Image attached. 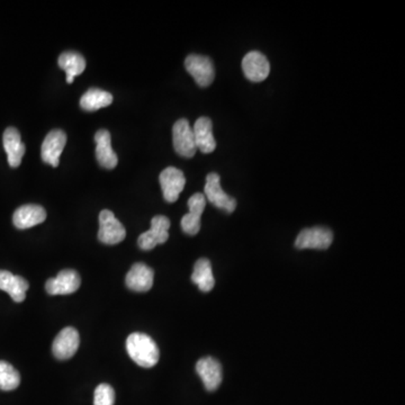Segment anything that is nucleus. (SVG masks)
Listing matches in <instances>:
<instances>
[{
	"instance_id": "8",
	"label": "nucleus",
	"mask_w": 405,
	"mask_h": 405,
	"mask_svg": "<svg viewBox=\"0 0 405 405\" xmlns=\"http://www.w3.org/2000/svg\"><path fill=\"white\" fill-rule=\"evenodd\" d=\"M164 198L168 203H175L179 198L186 185L185 175L180 169L168 167L160 173L159 177Z\"/></svg>"
},
{
	"instance_id": "25",
	"label": "nucleus",
	"mask_w": 405,
	"mask_h": 405,
	"mask_svg": "<svg viewBox=\"0 0 405 405\" xmlns=\"http://www.w3.org/2000/svg\"><path fill=\"white\" fill-rule=\"evenodd\" d=\"M115 391L109 384H100L95 390L94 405H114Z\"/></svg>"
},
{
	"instance_id": "13",
	"label": "nucleus",
	"mask_w": 405,
	"mask_h": 405,
	"mask_svg": "<svg viewBox=\"0 0 405 405\" xmlns=\"http://www.w3.org/2000/svg\"><path fill=\"white\" fill-rule=\"evenodd\" d=\"M206 206L204 194L196 193L188 199L189 213L182 219V229L188 235H196L201 230V217Z\"/></svg>"
},
{
	"instance_id": "14",
	"label": "nucleus",
	"mask_w": 405,
	"mask_h": 405,
	"mask_svg": "<svg viewBox=\"0 0 405 405\" xmlns=\"http://www.w3.org/2000/svg\"><path fill=\"white\" fill-rule=\"evenodd\" d=\"M196 371L208 392L217 390L222 383V366L213 357L199 359L196 364Z\"/></svg>"
},
{
	"instance_id": "22",
	"label": "nucleus",
	"mask_w": 405,
	"mask_h": 405,
	"mask_svg": "<svg viewBox=\"0 0 405 405\" xmlns=\"http://www.w3.org/2000/svg\"><path fill=\"white\" fill-rule=\"evenodd\" d=\"M192 281L204 293H208L213 289L215 279H214L213 270H212L210 260L206 258H201L196 261L194 272H193Z\"/></svg>"
},
{
	"instance_id": "16",
	"label": "nucleus",
	"mask_w": 405,
	"mask_h": 405,
	"mask_svg": "<svg viewBox=\"0 0 405 405\" xmlns=\"http://www.w3.org/2000/svg\"><path fill=\"white\" fill-rule=\"evenodd\" d=\"M47 219V212L40 205H23L15 210L12 223L19 230H26L39 226Z\"/></svg>"
},
{
	"instance_id": "17",
	"label": "nucleus",
	"mask_w": 405,
	"mask_h": 405,
	"mask_svg": "<svg viewBox=\"0 0 405 405\" xmlns=\"http://www.w3.org/2000/svg\"><path fill=\"white\" fill-rule=\"evenodd\" d=\"M96 158L98 164L105 169H114L118 166V155L111 148V136L107 130L97 131L95 134Z\"/></svg>"
},
{
	"instance_id": "20",
	"label": "nucleus",
	"mask_w": 405,
	"mask_h": 405,
	"mask_svg": "<svg viewBox=\"0 0 405 405\" xmlns=\"http://www.w3.org/2000/svg\"><path fill=\"white\" fill-rule=\"evenodd\" d=\"M194 139L196 148L203 153H212L217 148V141L213 135V123L208 118H199L195 122L194 129Z\"/></svg>"
},
{
	"instance_id": "18",
	"label": "nucleus",
	"mask_w": 405,
	"mask_h": 405,
	"mask_svg": "<svg viewBox=\"0 0 405 405\" xmlns=\"http://www.w3.org/2000/svg\"><path fill=\"white\" fill-rule=\"evenodd\" d=\"M3 148L6 151L8 157V164L10 167L17 168L19 164H22V159L24 157L25 148L24 143L22 142V138L19 131L15 127H7L5 133H3Z\"/></svg>"
},
{
	"instance_id": "23",
	"label": "nucleus",
	"mask_w": 405,
	"mask_h": 405,
	"mask_svg": "<svg viewBox=\"0 0 405 405\" xmlns=\"http://www.w3.org/2000/svg\"><path fill=\"white\" fill-rule=\"evenodd\" d=\"M113 95L99 88H90L80 98L81 109L86 111H96L111 105Z\"/></svg>"
},
{
	"instance_id": "12",
	"label": "nucleus",
	"mask_w": 405,
	"mask_h": 405,
	"mask_svg": "<svg viewBox=\"0 0 405 405\" xmlns=\"http://www.w3.org/2000/svg\"><path fill=\"white\" fill-rule=\"evenodd\" d=\"M80 284V276L76 270H65L47 281L45 289L50 295H69L77 292Z\"/></svg>"
},
{
	"instance_id": "1",
	"label": "nucleus",
	"mask_w": 405,
	"mask_h": 405,
	"mask_svg": "<svg viewBox=\"0 0 405 405\" xmlns=\"http://www.w3.org/2000/svg\"><path fill=\"white\" fill-rule=\"evenodd\" d=\"M127 350L129 356L136 365L143 369H151L159 362V348L148 334L134 332L127 339Z\"/></svg>"
},
{
	"instance_id": "2",
	"label": "nucleus",
	"mask_w": 405,
	"mask_h": 405,
	"mask_svg": "<svg viewBox=\"0 0 405 405\" xmlns=\"http://www.w3.org/2000/svg\"><path fill=\"white\" fill-rule=\"evenodd\" d=\"M127 237V230L114 213L104 210L99 214L98 240L105 245H118Z\"/></svg>"
},
{
	"instance_id": "9",
	"label": "nucleus",
	"mask_w": 405,
	"mask_h": 405,
	"mask_svg": "<svg viewBox=\"0 0 405 405\" xmlns=\"http://www.w3.org/2000/svg\"><path fill=\"white\" fill-rule=\"evenodd\" d=\"M242 70L248 80L261 83L270 76V61L259 51H251L242 60Z\"/></svg>"
},
{
	"instance_id": "24",
	"label": "nucleus",
	"mask_w": 405,
	"mask_h": 405,
	"mask_svg": "<svg viewBox=\"0 0 405 405\" xmlns=\"http://www.w3.org/2000/svg\"><path fill=\"white\" fill-rule=\"evenodd\" d=\"M21 384V375L10 362L0 360V390L14 391Z\"/></svg>"
},
{
	"instance_id": "6",
	"label": "nucleus",
	"mask_w": 405,
	"mask_h": 405,
	"mask_svg": "<svg viewBox=\"0 0 405 405\" xmlns=\"http://www.w3.org/2000/svg\"><path fill=\"white\" fill-rule=\"evenodd\" d=\"M185 68L199 87H208L215 78L213 62L206 56L190 54L185 60Z\"/></svg>"
},
{
	"instance_id": "10",
	"label": "nucleus",
	"mask_w": 405,
	"mask_h": 405,
	"mask_svg": "<svg viewBox=\"0 0 405 405\" xmlns=\"http://www.w3.org/2000/svg\"><path fill=\"white\" fill-rule=\"evenodd\" d=\"M79 344H80V336L76 329L72 327L62 329L53 341V355L60 360L70 359L74 353H77Z\"/></svg>"
},
{
	"instance_id": "7",
	"label": "nucleus",
	"mask_w": 405,
	"mask_h": 405,
	"mask_svg": "<svg viewBox=\"0 0 405 405\" xmlns=\"http://www.w3.org/2000/svg\"><path fill=\"white\" fill-rule=\"evenodd\" d=\"M171 220L164 215H157L151 221V228L142 233L138 239L139 247L142 250H152L158 245H162L169 239Z\"/></svg>"
},
{
	"instance_id": "21",
	"label": "nucleus",
	"mask_w": 405,
	"mask_h": 405,
	"mask_svg": "<svg viewBox=\"0 0 405 405\" xmlns=\"http://www.w3.org/2000/svg\"><path fill=\"white\" fill-rule=\"evenodd\" d=\"M58 63H59L60 68L65 70L67 74L68 84H72L74 77L83 74L86 69V60L84 56H81L80 53L72 52V51L62 53L59 56Z\"/></svg>"
},
{
	"instance_id": "5",
	"label": "nucleus",
	"mask_w": 405,
	"mask_h": 405,
	"mask_svg": "<svg viewBox=\"0 0 405 405\" xmlns=\"http://www.w3.org/2000/svg\"><path fill=\"white\" fill-rule=\"evenodd\" d=\"M204 192L205 198L215 208H220L226 213L231 214L234 212L237 201L223 190L221 187L220 176L217 173H208Z\"/></svg>"
},
{
	"instance_id": "3",
	"label": "nucleus",
	"mask_w": 405,
	"mask_h": 405,
	"mask_svg": "<svg viewBox=\"0 0 405 405\" xmlns=\"http://www.w3.org/2000/svg\"><path fill=\"white\" fill-rule=\"evenodd\" d=\"M333 242V233L331 230L323 226H314L300 231L297 235L295 247L297 249H316L325 250Z\"/></svg>"
},
{
	"instance_id": "15",
	"label": "nucleus",
	"mask_w": 405,
	"mask_h": 405,
	"mask_svg": "<svg viewBox=\"0 0 405 405\" xmlns=\"http://www.w3.org/2000/svg\"><path fill=\"white\" fill-rule=\"evenodd\" d=\"M153 278H155V272L146 266V263H134L130 272H127L125 283L127 288L131 291L144 293L150 291L153 285Z\"/></svg>"
},
{
	"instance_id": "4",
	"label": "nucleus",
	"mask_w": 405,
	"mask_h": 405,
	"mask_svg": "<svg viewBox=\"0 0 405 405\" xmlns=\"http://www.w3.org/2000/svg\"><path fill=\"white\" fill-rule=\"evenodd\" d=\"M173 142L175 151L184 158H193L195 155V139L193 129L186 118H180L173 127Z\"/></svg>"
},
{
	"instance_id": "19",
	"label": "nucleus",
	"mask_w": 405,
	"mask_h": 405,
	"mask_svg": "<svg viewBox=\"0 0 405 405\" xmlns=\"http://www.w3.org/2000/svg\"><path fill=\"white\" fill-rule=\"evenodd\" d=\"M28 288L30 284L22 276L12 275V272L7 270H0V289L8 293L16 303L24 302Z\"/></svg>"
},
{
	"instance_id": "11",
	"label": "nucleus",
	"mask_w": 405,
	"mask_h": 405,
	"mask_svg": "<svg viewBox=\"0 0 405 405\" xmlns=\"http://www.w3.org/2000/svg\"><path fill=\"white\" fill-rule=\"evenodd\" d=\"M65 143H67V134L63 131H51L42 143V149H41L42 160L45 164H51L52 167H58Z\"/></svg>"
}]
</instances>
